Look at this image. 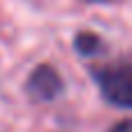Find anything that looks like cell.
Segmentation results:
<instances>
[{
	"label": "cell",
	"instance_id": "cell-1",
	"mask_svg": "<svg viewBox=\"0 0 132 132\" xmlns=\"http://www.w3.org/2000/svg\"><path fill=\"white\" fill-rule=\"evenodd\" d=\"M95 81L100 86V93L104 95V100L114 107L121 109H130L132 107V70L130 63H116V65H107L100 67L95 72Z\"/></svg>",
	"mask_w": 132,
	"mask_h": 132
},
{
	"label": "cell",
	"instance_id": "cell-2",
	"mask_svg": "<svg viewBox=\"0 0 132 132\" xmlns=\"http://www.w3.org/2000/svg\"><path fill=\"white\" fill-rule=\"evenodd\" d=\"M26 90L32 100H39V102H51L56 100L60 93H63V79L60 74L51 67V65H37L28 81H26Z\"/></svg>",
	"mask_w": 132,
	"mask_h": 132
},
{
	"label": "cell",
	"instance_id": "cell-3",
	"mask_svg": "<svg viewBox=\"0 0 132 132\" xmlns=\"http://www.w3.org/2000/svg\"><path fill=\"white\" fill-rule=\"evenodd\" d=\"M74 49L81 53V56H95L100 49H102V39L95 35V32H79L74 37Z\"/></svg>",
	"mask_w": 132,
	"mask_h": 132
},
{
	"label": "cell",
	"instance_id": "cell-4",
	"mask_svg": "<svg viewBox=\"0 0 132 132\" xmlns=\"http://www.w3.org/2000/svg\"><path fill=\"white\" fill-rule=\"evenodd\" d=\"M109 132H132V123H130V118H123V121H118L114 128Z\"/></svg>",
	"mask_w": 132,
	"mask_h": 132
},
{
	"label": "cell",
	"instance_id": "cell-5",
	"mask_svg": "<svg viewBox=\"0 0 132 132\" xmlns=\"http://www.w3.org/2000/svg\"><path fill=\"white\" fill-rule=\"evenodd\" d=\"M88 2H116V0H88Z\"/></svg>",
	"mask_w": 132,
	"mask_h": 132
}]
</instances>
